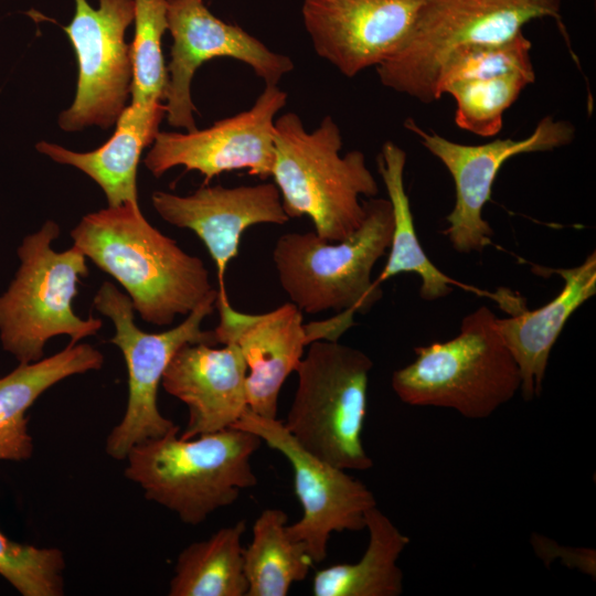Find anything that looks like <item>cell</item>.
Here are the masks:
<instances>
[{
  "label": "cell",
  "mask_w": 596,
  "mask_h": 596,
  "mask_svg": "<svg viewBox=\"0 0 596 596\" xmlns=\"http://www.w3.org/2000/svg\"><path fill=\"white\" fill-rule=\"evenodd\" d=\"M71 237L86 258L121 285L146 322L169 326L214 290L203 260L152 226L139 204L89 213Z\"/></svg>",
  "instance_id": "6da1fadb"
},
{
  "label": "cell",
  "mask_w": 596,
  "mask_h": 596,
  "mask_svg": "<svg viewBox=\"0 0 596 596\" xmlns=\"http://www.w3.org/2000/svg\"><path fill=\"white\" fill-rule=\"evenodd\" d=\"M274 146L270 177L288 217L308 216L328 242L352 234L365 216L361 198L376 196L379 185L362 151L340 155L342 136L332 117L307 131L297 114H283L275 119Z\"/></svg>",
  "instance_id": "7a4b0ae2"
},
{
  "label": "cell",
  "mask_w": 596,
  "mask_h": 596,
  "mask_svg": "<svg viewBox=\"0 0 596 596\" xmlns=\"http://www.w3.org/2000/svg\"><path fill=\"white\" fill-rule=\"evenodd\" d=\"M178 432L134 446L125 458V476L148 500L196 525L257 485L251 458L263 441L237 427L190 439L179 438Z\"/></svg>",
  "instance_id": "3957f363"
},
{
  "label": "cell",
  "mask_w": 596,
  "mask_h": 596,
  "mask_svg": "<svg viewBox=\"0 0 596 596\" xmlns=\"http://www.w3.org/2000/svg\"><path fill=\"white\" fill-rule=\"evenodd\" d=\"M486 306L467 315L459 333L414 349L416 358L394 371L392 389L412 406L451 408L466 418L489 417L520 392L519 368Z\"/></svg>",
  "instance_id": "277c9868"
},
{
  "label": "cell",
  "mask_w": 596,
  "mask_h": 596,
  "mask_svg": "<svg viewBox=\"0 0 596 596\" xmlns=\"http://www.w3.org/2000/svg\"><path fill=\"white\" fill-rule=\"evenodd\" d=\"M361 225L339 242L315 231L286 233L273 249L279 284L299 310L307 313L353 310L366 313L382 298L373 267L390 248L393 213L389 199L363 200Z\"/></svg>",
  "instance_id": "5b68a950"
},
{
  "label": "cell",
  "mask_w": 596,
  "mask_h": 596,
  "mask_svg": "<svg viewBox=\"0 0 596 596\" xmlns=\"http://www.w3.org/2000/svg\"><path fill=\"white\" fill-rule=\"evenodd\" d=\"M563 0H429L376 73L383 86L429 104L439 99L444 64L456 52L513 39L535 19L560 20Z\"/></svg>",
  "instance_id": "8992f818"
},
{
  "label": "cell",
  "mask_w": 596,
  "mask_h": 596,
  "mask_svg": "<svg viewBox=\"0 0 596 596\" xmlns=\"http://www.w3.org/2000/svg\"><path fill=\"white\" fill-rule=\"evenodd\" d=\"M60 226L47 220L18 247L19 268L0 296V341L2 349L19 363L43 359L45 343L56 336H68L70 344L95 336L103 323L73 310L77 285L88 275L85 255L74 245L56 252L52 243Z\"/></svg>",
  "instance_id": "52a82bcc"
},
{
  "label": "cell",
  "mask_w": 596,
  "mask_h": 596,
  "mask_svg": "<svg viewBox=\"0 0 596 596\" xmlns=\"http://www.w3.org/2000/svg\"><path fill=\"white\" fill-rule=\"evenodd\" d=\"M372 368L359 349L316 340L296 369L297 390L284 426L305 449L344 470L373 466L362 441Z\"/></svg>",
  "instance_id": "ba28073f"
},
{
  "label": "cell",
  "mask_w": 596,
  "mask_h": 596,
  "mask_svg": "<svg viewBox=\"0 0 596 596\" xmlns=\"http://www.w3.org/2000/svg\"><path fill=\"white\" fill-rule=\"evenodd\" d=\"M216 297L214 289L181 323L150 333L136 324L130 298L113 283L105 281L97 290L93 305L114 323L115 334L109 342L121 351L128 373L126 411L106 440V453L114 459L124 460L134 446L179 430L160 413L158 389L168 364L182 345L217 343L213 330L202 329L203 320L215 308Z\"/></svg>",
  "instance_id": "9c48e42d"
},
{
  "label": "cell",
  "mask_w": 596,
  "mask_h": 596,
  "mask_svg": "<svg viewBox=\"0 0 596 596\" xmlns=\"http://www.w3.org/2000/svg\"><path fill=\"white\" fill-rule=\"evenodd\" d=\"M75 12L64 26L78 63L76 95L58 117L65 131L91 125H114L126 107L132 66L125 41L134 22V0H74Z\"/></svg>",
  "instance_id": "30bf717a"
},
{
  "label": "cell",
  "mask_w": 596,
  "mask_h": 596,
  "mask_svg": "<svg viewBox=\"0 0 596 596\" xmlns=\"http://www.w3.org/2000/svg\"><path fill=\"white\" fill-rule=\"evenodd\" d=\"M405 127L449 171L456 190L453 211L446 216L443 232L461 254L481 253L492 244L493 231L482 216L491 198L492 185L501 167L510 158L531 152L551 151L575 139V127L564 119L542 118L524 139H494L483 145H464L422 129L413 119Z\"/></svg>",
  "instance_id": "8fae6325"
},
{
  "label": "cell",
  "mask_w": 596,
  "mask_h": 596,
  "mask_svg": "<svg viewBox=\"0 0 596 596\" xmlns=\"http://www.w3.org/2000/svg\"><path fill=\"white\" fill-rule=\"evenodd\" d=\"M233 427L257 435L290 464L304 514L287 525V532L305 545L312 562L327 557L332 532L365 529L366 512L376 507V500L363 482L305 449L277 418L258 416L248 408Z\"/></svg>",
  "instance_id": "7c38bea8"
},
{
  "label": "cell",
  "mask_w": 596,
  "mask_h": 596,
  "mask_svg": "<svg viewBox=\"0 0 596 596\" xmlns=\"http://www.w3.org/2000/svg\"><path fill=\"white\" fill-rule=\"evenodd\" d=\"M167 19L173 43L167 68L164 109L173 127L196 129L191 83L198 67L206 61L217 57L241 61L266 85H277L294 68L290 57L269 50L241 26L216 18L203 0H168Z\"/></svg>",
  "instance_id": "4fadbf2b"
},
{
  "label": "cell",
  "mask_w": 596,
  "mask_h": 596,
  "mask_svg": "<svg viewBox=\"0 0 596 596\" xmlns=\"http://www.w3.org/2000/svg\"><path fill=\"white\" fill-rule=\"evenodd\" d=\"M286 103V92L277 85H265L251 108L209 128L159 131L143 163L157 178L183 166L185 171L203 174L205 183L233 170H247L251 175L267 179L275 159V117Z\"/></svg>",
  "instance_id": "5bb4252c"
},
{
  "label": "cell",
  "mask_w": 596,
  "mask_h": 596,
  "mask_svg": "<svg viewBox=\"0 0 596 596\" xmlns=\"http://www.w3.org/2000/svg\"><path fill=\"white\" fill-rule=\"evenodd\" d=\"M429 0H304L301 14L315 52L354 77L390 57Z\"/></svg>",
  "instance_id": "9a60e30c"
},
{
  "label": "cell",
  "mask_w": 596,
  "mask_h": 596,
  "mask_svg": "<svg viewBox=\"0 0 596 596\" xmlns=\"http://www.w3.org/2000/svg\"><path fill=\"white\" fill-rule=\"evenodd\" d=\"M215 307L220 317L213 330L216 342L236 344L247 365L249 411L276 418L281 386L312 342L302 311L286 302L268 312L244 313L232 307L227 291L219 290Z\"/></svg>",
  "instance_id": "2e32d148"
},
{
  "label": "cell",
  "mask_w": 596,
  "mask_h": 596,
  "mask_svg": "<svg viewBox=\"0 0 596 596\" xmlns=\"http://www.w3.org/2000/svg\"><path fill=\"white\" fill-rule=\"evenodd\" d=\"M151 202L166 222L191 230L203 242L216 266L219 291H226V268L237 256L243 232L255 224H285L290 220L278 188L270 182L206 185L184 196L156 191Z\"/></svg>",
  "instance_id": "e0dca14e"
},
{
  "label": "cell",
  "mask_w": 596,
  "mask_h": 596,
  "mask_svg": "<svg viewBox=\"0 0 596 596\" xmlns=\"http://www.w3.org/2000/svg\"><path fill=\"white\" fill-rule=\"evenodd\" d=\"M247 365L234 343L182 345L168 364L161 385L189 411L183 439L233 427L248 409Z\"/></svg>",
  "instance_id": "ac0fdd59"
},
{
  "label": "cell",
  "mask_w": 596,
  "mask_h": 596,
  "mask_svg": "<svg viewBox=\"0 0 596 596\" xmlns=\"http://www.w3.org/2000/svg\"><path fill=\"white\" fill-rule=\"evenodd\" d=\"M533 270L561 276L564 286L560 294L538 309L524 306L510 317L497 319L499 333L519 368L520 392L525 401L541 395L553 345L570 317L596 294V254L575 267L535 266Z\"/></svg>",
  "instance_id": "d6986e66"
},
{
  "label": "cell",
  "mask_w": 596,
  "mask_h": 596,
  "mask_svg": "<svg viewBox=\"0 0 596 596\" xmlns=\"http://www.w3.org/2000/svg\"><path fill=\"white\" fill-rule=\"evenodd\" d=\"M164 115L162 103H131L117 118L113 136L93 151L76 152L46 141L39 142L36 149L55 162L73 166L87 174L104 191L108 206L139 204V160L142 150L153 142Z\"/></svg>",
  "instance_id": "ffe728a7"
},
{
  "label": "cell",
  "mask_w": 596,
  "mask_h": 596,
  "mask_svg": "<svg viewBox=\"0 0 596 596\" xmlns=\"http://www.w3.org/2000/svg\"><path fill=\"white\" fill-rule=\"evenodd\" d=\"M406 152L393 141H386L377 156V169L386 188L393 213V233L386 264L379 277L377 285L402 273L417 274L421 278L419 295L427 301L445 298L454 287L466 291L488 296L504 309L512 299V292L503 290L492 294L458 281L440 269L424 252L414 225L408 195L404 185Z\"/></svg>",
  "instance_id": "44dd1931"
},
{
  "label": "cell",
  "mask_w": 596,
  "mask_h": 596,
  "mask_svg": "<svg viewBox=\"0 0 596 596\" xmlns=\"http://www.w3.org/2000/svg\"><path fill=\"white\" fill-rule=\"evenodd\" d=\"M103 364L99 350L76 343L36 362L19 363L0 376V460L31 458L34 447L25 414L46 390L72 375L97 371Z\"/></svg>",
  "instance_id": "7402d4cb"
},
{
  "label": "cell",
  "mask_w": 596,
  "mask_h": 596,
  "mask_svg": "<svg viewBox=\"0 0 596 596\" xmlns=\"http://www.w3.org/2000/svg\"><path fill=\"white\" fill-rule=\"evenodd\" d=\"M365 529L369 543L361 560L318 571L315 596H398L403 592L397 560L409 539L377 507L366 512Z\"/></svg>",
  "instance_id": "603a6c76"
},
{
  "label": "cell",
  "mask_w": 596,
  "mask_h": 596,
  "mask_svg": "<svg viewBox=\"0 0 596 596\" xmlns=\"http://www.w3.org/2000/svg\"><path fill=\"white\" fill-rule=\"evenodd\" d=\"M244 520L194 542L178 556L170 596H246L242 535Z\"/></svg>",
  "instance_id": "cb8c5ba5"
},
{
  "label": "cell",
  "mask_w": 596,
  "mask_h": 596,
  "mask_svg": "<svg viewBox=\"0 0 596 596\" xmlns=\"http://www.w3.org/2000/svg\"><path fill=\"white\" fill-rule=\"evenodd\" d=\"M288 517L280 509L262 511L253 525V538L243 552L246 596H286L304 581L313 563L301 542L287 532Z\"/></svg>",
  "instance_id": "d4e9b609"
},
{
  "label": "cell",
  "mask_w": 596,
  "mask_h": 596,
  "mask_svg": "<svg viewBox=\"0 0 596 596\" xmlns=\"http://www.w3.org/2000/svg\"><path fill=\"white\" fill-rule=\"evenodd\" d=\"M535 77L507 74L487 78L465 79L443 87L456 102L455 123L464 130L482 137L500 132L505 110Z\"/></svg>",
  "instance_id": "484cf974"
},
{
  "label": "cell",
  "mask_w": 596,
  "mask_h": 596,
  "mask_svg": "<svg viewBox=\"0 0 596 596\" xmlns=\"http://www.w3.org/2000/svg\"><path fill=\"white\" fill-rule=\"evenodd\" d=\"M135 35L130 47L131 103L152 105L164 100L168 71L161 40L168 30V0H134Z\"/></svg>",
  "instance_id": "4316f807"
},
{
  "label": "cell",
  "mask_w": 596,
  "mask_h": 596,
  "mask_svg": "<svg viewBox=\"0 0 596 596\" xmlns=\"http://www.w3.org/2000/svg\"><path fill=\"white\" fill-rule=\"evenodd\" d=\"M531 49V41L521 32L505 42L477 45L456 52L441 68L437 86L439 98L444 86L458 81L507 74L535 77Z\"/></svg>",
  "instance_id": "83f0119b"
},
{
  "label": "cell",
  "mask_w": 596,
  "mask_h": 596,
  "mask_svg": "<svg viewBox=\"0 0 596 596\" xmlns=\"http://www.w3.org/2000/svg\"><path fill=\"white\" fill-rule=\"evenodd\" d=\"M64 568L58 549L20 544L0 532V575L21 595H63Z\"/></svg>",
  "instance_id": "f1b7e54d"
}]
</instances>
